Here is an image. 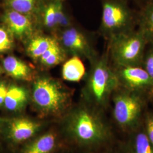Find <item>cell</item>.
<instances>
[{"label": "cell", "mask_w": 153, "mask_h": 153, "mask_svg": "<svg viewBox=\"0 0 153 153\" xmlns=\"http://www.w3.org/2000/svg\"><path fill=\"white\" fill-rule=\"evenodd\" d=\"M27 95L24 88L17 86L8 88L4 105L6 109L15 111L20 109L27 101Z\"/></svg>", "instance_id": "5bb4252c"}, {"label": "cell", "mask_w": 153, "mask_h": 153, "mask_svg": "<svg viewBox=\"0 0 153 153\" xmlns=\"http://www.w3.org/2000/svg\"><path fill=\"white\" fill-rule=\"evenodd\" d=\"M89 85L94 99L102 103L120 84L115 70L109 67L105 59H102L94 65Z\"/></svg>", "instance_id": "3957f363"}, {"label": "cell", "mask_w": 153, "mask_h": 153, "mask_svg": "<svg viewBox=\"0 0 153 153\" xmlns=\"http://www.w3.org/2000/svg\"><path fill=\"white\" fill-rule=\"evenodd\" d=\"M136 153H153L152 143L146 134L139 133L136 139Z\"/></svg>", "instance_id": "d6986e66"}, {"label": "cell", "mask_w": 153, "mask_h": 153, "mask_svg": "<svg viewBox=\"0 0 153 153\" xmlns=\"http://www.w3.org/2000/svg\"><path fill=\"white\" fill-rule=\"evenodd\" d=\"M0 123H1V120H0Z\"/></svg>", "instance_id": "f1b7e54d"}, {"label": "cell", "mask_w": 153, "mask_h": 153, "mask_svg": "<svg viewBox=\"0 0 153 153\" xmlns=\"http://www.w3.org/2000/svg\"><path fill=\"white\" fill-rule=\"evenodd\" d=\"M55 143L54 135L46 134L29 146L25 153H49L54 148Z\"/></svg>", "instance_id": "e0dca14e"}, {"label": "cell", "mask_w": 153, "mask_h": 153, "mask_svg": "<svg viewBox=\"0 0 153 153\" xmlns=\"http://www.w3.org/2000/svg\"><path fill=\"white\" fill-rule=\"evenodd\" d=\"M139 29L149 43L153 44V1L141 7L138 15Z\"/></svg>", "instance_id": "7c38bea8"}, {"label": "cell", "mask_w": 153, "mask_h": 153, "mask_svg": "<svg viewBox=\"0 0 153 153\" xmlns=\"http://www.w3.org/2000/svg\"><path fill=\"white\" fill-rule=\"evenodd\" d=\"M120 85L130 91H136L153 86V81L142 66H116L115 69Z\"/></svg>", "instance_id": "8992f818"}, {"label": "cell", "mask_w": 153, "mask_h": 153, "mask_svg": "<svg viewBox=\"0 0 153 153\" xmlns=\"http://www.w3.org/2000/svg\"><path fill=\"white\" fill-rule=\"evenodd\" d=\"M141 66L153 81V44L152 47L145 52Z\"/></svg>", "instance_id": "603a6c76"}, {"label": "cell", "mask_w": 153, "mask_h": 153, "mask_svg": "<svg viewBox=\"0 0 153 153\" xmlns=\"http://www.w3.org/2000/svg\"><path fill=\"white\" fill-rule=\"evenodd\" d=\"M74 131L77 137L84 142L98 141L104 134L102 126L90 112L80 111L74 122Z\"/></svg>", "instance_id": "52a82bcc"}, {"label": "cell", "mask_w": 153, "mask_h": 153, "mask_svg": "<svg viewBox=\"0 0 153 153\" xmlns=\"http://www.w3.org/2000/svg\"><path fill=\"white\" fill-rule=\"evenodd\" d=\"M55 10L57 26L62 27L68 26L69 21L64 12L61 1L55 0Z\"/></svg>", "instance_id": "7402d4cb"}, {"label": "cell", "mask_w": 153, "mask_h": 153, "mask_svg": "<svg viewBox=\"0 0 153 153\" xmlns=\"http://www.w3.org/2000/svg\"><path fill=\"white\" fill-rule=\"evenodd\" d=\"M33 99L41 108L55 111L60 108L65 100V94L53 81L45 78L38 79L34 85Z\"/></svg>", "instance_id": "277c9868"}, {"label": "cell", "mask_w": 153, "mask_h": 153, "mask_svg": "<svg viewBox=\"0 0 153 153\" xmlns=\"http://www.w3.org/2000/svg\"><path fill=\"white\" fill-rule=\"evenodd\" d=\"M3 66L7 73L18 79H27L31 76V69L24 62L14 56H8L3 61Z\"/></svg>", "instance_id": "8fae6325"}, {"label": "cell", "mask_w": 153, "mask_h": 153, "mask_svg": "<svg viewBox=\"0 0 153 153\" xmlns=\"http://www.w3.org/2000/svg\"><path fill=\"white\" fill-rule=\"evenodd\" d=\"M134 19L128 0H102V25L110 38L133 30Z\"/></svg>", "instance_id": "7a4b0ae2"}, {"label": "cell", "mask_w": 153, "mask_h": 153, "mask_svg": "<svg viewBox=\"0 0 153 153\" xmlns=\"http://www.w3.org/2000/svg\"><path fill=\"white\" fill-rule=\"evenodd\" d=\"M110 39L111 56L116 66H141L149 43L140 29H133Z\"/></svg>", "instance_id": "6da1fadb"}, {"label": "cell", "mask_w": 153, "mask_h": 153, "mask_svg": "<svg viewBox=\"0 0 153 153\" xmlns=\"http://www.w3.org/2000/svg\"><path fill=\"white\" fill-rule=\"evenodd\" d=\"M114 117L121 126H131L141 114L142 108L141 99L132 91L118 93L114 97Z\"/></svg>", "instance_id": "5b68a950"}, {"label": "cell", "mask_w": 153, "mask_h": 153, "mask_svg": "<svg viewBox=\"0 0 153 153\" xmlns=\"http://www.w3.org/2000/svg\"><path fill=\"white\" fill-rule=\"evenodd\" d=\"M2 72V68H1V67L0 66V74H1V73Z\"/></svg>", "instance_id": "4316f807"}, {"label": "cell", "mask_w": 153, "mask_h": 153, "mask_svg": "<svg viewBox=\"0 0 153 153\" xmlns=\"http://www.w3.org/2000/svg\"><path fill=\"white\" fill-rule=\"evenodd\" d=\"M38 124L26 119H18L11 122L10 133L13 140L22 142L27 140L37 131Z\"/></svg>", "instance_id": "30bf717a"}, {"label": "cell", "mask_w": 153, "mask_h": 153, "mask_svg": "<svg viewBox=\"0 0 153 153\" xmlns=\"http://www.w3.org/2000/svg\"><path fill=\"white\" fill-rule=\"evenodd\" d=\"M57 42L47 36H38L32 39L27 47V52L33 58L40 59L44 53Z\"/></svg>", "instance_id": "9a60e30c"}, {"label": "cell", "mask_w": 153, "mask_h": 153, "mask_svg": "<svg viewBox=\"0 0 153 153\" xmlns=\"http://www.w3.org/2000/svg\"><path fill=\"white\" fill-rule=\"evenodd\" d=\"M85 74V66L81 59L76 56L67 61L62 67V77L69 82L79 81Z\"/></svg>", "instance_id": "4fadbf2b"}, {"label": "cell", "mask_w": 153, "mask_h": 153, "mask_svg": "<svg viewBox=\"0 0 153 153\" xmlns=\"http://www.w3.org/2000/svg\"><path fill=\"white\" fill-rule=\"evenodd\" d=\"M58 1H61V2H62V1H65V0H58Z\"/></svg>", "instance_id": "83f0119b"}, {"label": "cell", "mask_w": 153, "mask_h": 153, "mask_svg": "<svg viewBox=\"0 0 153 153\" xmlns=\"http://www.w3.org/2000/svg\"><path fill=\"white\" fill-rule=\"evenodd\" d=\"M7 89L8 88H7L5 83L0 82V106L4 104Z\"/></svg>", "instance_id": "cb8c5ba5"}, {"label": "cell", "mask_w": 153, "mask_h": 153, "mask_svg": "<svg viewBox=\"0 0 153 153\" xmlns=\"http://www.w3.org/2000/svg\"><path fill=\"white\" fill-rule=\"evenodd\" d=\"M40 0H7L8 9L31 16L40 8Z\"/></svg>", "instance_id": "2e32d148"}, {"label": "cell", "mask_w": 153, "mask_h": 153, "mask_svg": "<svg viewBox=\"0 0 153 153\" xmlns=\"http://www.w3.org/2000/svg\"><path fill=\"white\" fill-rule=\"evenodd\" d=\"M135 1L140 4H141L142 5V7L143 6L153 1V0H135Z\"/></svg>", "instance_id": "484cf974"}, {"label": "cell", "mask_w": 153, "mask_h": 153, "mask_svg": "<svg viewBox=\"0 0 153 153\" xmlns=\"http://www.w3.org/2000/svg\"><path fill=\"white\" fill-rule=\"evenodd\" d=\"M147 132L149 140L153 145V116L150 117L147 123Z\"/></svg>", "instance_id": "d4e9b609"}, {"label": "cell", "mask_w": 153, "mask_h": 153, "mask_svg": "<svg viewBox=\"0 0 153 153\" xmlns=\"http://www.w3.org/2000/svg\"><path fill=\"white\" fill-rule=\"evenodd\" d=\"M11 36L8 30L0 26V53L11 49L13 43Z\"/></svg>", "instance_id": "44dd1931"}, {"label": "cell", "mask_w": 153, "mask_h": 153, "mask_svg": "<svg viewBox=\"0 0 153 153\" xmlns=\"http://www.w3.org/2000/svg\"><path fill=\"white\" fill-rule=\"evenodd\" d=\"M62 41L66 48L71 51L91 58L92 49L85 36L76 29L71 28L65 30L62 35Z\"/></svg>", "instance_id": "9c48e42d"}, {"label": "cell", "mask_w": 153, "mask_h": 153, "mask_svg": "<svg viewBox=\"0 0 153 153\" xmlns=\"http://www.w3.org/2000/svg\"><path fill=\"white\" fill-rule=\"evenodd\" d=\"M3 21L7 30L13 36L22 38L33 31V22L30 16L8 9L3 16Z\"/></svg>", "instance_id": "ba28073f"}, {"label": "cell", "mask_w": 153, "mask_h": 153, "mask_svg": "<svg viewBox=\"0 0 153 153\" xmlns=\"http://www.w3.org/2000/svg\"><path fill=\"white\" fill-rule=\"evenodd\" d=\"M64 59V54L57 43L48 49L40 60L41 62L46 66H54L59 64Z\"/></svg>", "instance_id": "ac0fdd59"}, {"label": "cell", "mask_w": 153, "mask_h": 153, "mask_svg": "<svg viewBox=\"0 0 153 153\" xmlns=\"http://www.w3.org/2000/svg\"><path fill=\"white\" fill-rule=\"evenodd\" d=\"M44 21L45 25L48 28H53L57 26L55 0L50 2L44 9Z\"/></svg>", "instance_id": "ffe728a7"}]
</instances>
